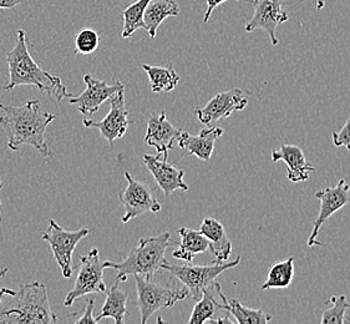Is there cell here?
I'll use <instances>...</instances> for the list:
<instances>
[{
    "label": "cell",
    "instance_id": "obj_5",
    "mask_svg": "<svg viewBox=\"0 0 350 324\" xmlns=\"http://www.w3.org/2000/svg\"><path fill=\"white\" fill-rule=\"evenodd\" d=\"M137 291V304L140 308L141 323L145 324L150 317L159 310L170 308L174 304L183 301L189 296V289L185 286H176L171 282L168 286H162L154 282L152 278L142 275H133Z\"/></svg>",
    "mask_w": 350,
    "mask_h": 324
},
{
    "label": "cell",
    "instance_id": "obj_19",
    "mask_svg": "<svg viewBox=\"0 0 350 324\" xmlns=\"http://www.w3.org/2000/svg\"><path fill=\"white\" fill-rule=\"evenodd\" d=\"M222 135H224L222 127L212 125L201 130L197 136L183 131L177 140V144L189 155H195L200 160L208 162L213 154L215 142L217 141Z\"/></svg>",
    "mask_w": 350,
    "mask_h": 324
},
{
    "label": "cell",
    "instance_id": "obj_15",
    "mask_svg": "<svg viewBox=\"0 0 350 324\" xmlns=\"http://www.w3.org/2000/svg\"><path fill=\"white\" fill-rule=\"evenodd\" d=\"M181 130L174 126L165 111L156 113H151L148 118V130L145 135V144L148 146L156 148L157 155L167 159L170 150L175 146L178 140Z\"/></svg>",
    "mask_w": 350,
    "mask_h": 324
},
{
    "label": "cell",
    "instance_id": "obj_10",
    "mask_svg": "<svg viewBox=\"0 0 350 324\" xmlns=\"http://www.w3.org/2000/svg\"><path fill=\"white\" fill-rule=\"evenodd\" d=\"M315 198L321 201V210L319 215L314 221L313 231L309 234L308 246H324V242H319L317 240L318 234L321 232L322 226L328 221V219L343 208L344 206L350 204V183H347L345 180H339L334 186L325 187L322 190H318L315 192Z\"/></svg>",
    "mask_w": 350,
    "mask_h": 324
},
{
    "label": "cell",
    "instance_id": "obj_37",
    "mask_svg": "<svg viewBox=\"0 0 350 324\" xmlns=\"http://www.w3.org/2000/svg\"><path fill=\"white\" fill-rule=\"evenodd\" d=\"M0 204H1V202H0ZM0 219H1V216H0Z\"/></svg>",
    "mask_w": 350,
    "mask_h": 324
},
{
    "label": "cell",
    "instance_id": "obj_36",
    "mask_svg": "<svg viewBox=\"0 0 350 324\" xmlns=\"http://www.w3.org/2000/svg\"><path fill=\"white\" fill-rule=\"evenodd\" d=\"M3 186H4V183H1V181H0V190H1V189H3Z\"/></svg>",
    "mask_w": 350,
    "mask_h": 324
},
{
    "label": "cell",
    "instance_id": "obj_4",
    "mask_svg": "<svg viewBox=\"0 0 350 324\" xmlns=\"http://www.w3.org/2000/svg\"><path fill=\"white\" fill-rule=\"evenodd\" d=\"M170 232H163L154 237H144L139 241L126 258L122 262H104V267L116 269L115 281L125 282L129 275H142L154 278L161 271L162 265L166 263V251L168 247L175 246Z\"/></svg>",
    "mask_w": 350,
    "mask_h": 324
},
{
    "label": "cell",
    "instance_id": "obj_16",
    "mask_svg": "<svg viewBox=\"0 0 350 324\" xmlns=\"http://www.w3.org/2000/svg\"><path fill=\"white\" fill-rule=\"evenodd\" d=\"M142 160L166 196H171L176 190L189 191V185L183 181L185 171L168 163L167 159L146 154Z\"/></svg>",
    "mask_w": 350,
    "mask_h": 324
},
{
    "label": "cell",
    "instance_id": "obj_28",
    "mask_svg": "<svg viewBox=\"0 0 350 324\" xmlns=\"http://www.w3.org/2000/svg\"><path fill=\"white\" fill-rule=\"evenodd\" d=\"M324 304H327V308L323 310L321 323H345L347 310H350V304L347 301V297L344 296V295L332 296Z\"/></svg>",
    "mask_w": 350,
    "mask_h": 324
},
{
    "label": "cell",
    "instance_id": "obj_24",
    "mask_svg": "<svg viewBox=\"0 0 350 324\" xmlns=\"http://www.w3.org/2000/svg\"><path fill=\"white\" fill-rule=\"evenodd\" d=\"M142 69L146 71L150 80V87L156 94L172 92L180 83V75L176 72L172 65L154 66L144 64Z\"/></svg>",
    "mask_w": 350,
    "mask_h": 324
},
{
    "label": "cell",
    "instance_id": "obj_9",
    "mask_svg": "<svg viewBox=\"0 0 350 324\" xmlns=\"http://www.w3.org/2000/svg\"><path fill=\"white\" fill-rule=\"evenodd\" d=\"M125 178L127 186L119 193V201L125 208V213L121 219L124 224L146 212L157 213L161 211V204L154 198L152 189L148 183L133 178L129 171H125Z\"/></svg>",
    "mask_w": 350,
    "mask_h": 324
},
{
    "label": "cell",
    "instance_id": "obj_33",
    "mask_svg": "<svg viewBox=\"0 0 350 324\" xmlns=\"http://www.w3.org/2000/svg\"><path fill=\"white\" fill-rule=\"evenodd\" d=\"M25 1L27 0H0V9H13Z\"/></svg>",
    "mask_w": 350,
    "mask_h": 324
},
{
    "label": "cell",
    "instance_id": "obj_25",
    "mask_svg": "<svg viewBox=\"0 0 350 324\" xmlns=\"http://www.w3.org/2000/svg\"><path fill=\"white\" fill-rule=\"evenodd\" d=\"M295 277V257L275 262L268 269L267 281L260 286L262 291L272 288H287Z\"/></svg>",
    "mask_w": 350,
    "mask_h": 324
},
{
    "label": "cell",
    "instance_id": "obj_14",
    "mask_svg": "<svg viewBox=\"0 0 350 324\" xmlns=\"http://www.w3.org/2000/svg\"><path fill=\"white\" fill-rule=\"evenodd\" d=\"M254 7V13L250 21L245 24V31L251 33L256 29L266 31L273 46L280 44L277 36V28L289 19L283 10L284 0H251Z\"/></svg>",
    "mask_w": 350,
    "mask_h": 324
},
{
    "label": "cell",
    "instance_id": "obj_6",
    "mask_svg": "<svg viewBox=\"0 0 350 324\" xmlns=\"http://www.w3.org/2000/svg\"><path fill=\"white\" fill-rule=\"evenodd\" d=\"M241 260L242 257L237 256L230 263L213 262L211 265H202V266H193V265L177 266L166 262L162 265L161 269L167 271L170 275L183 283V286L189 289L191 298L198 301L202 297L203 291L216 282L218 275L224 273L227 269L237 267Z\"/></svg>",
    "mask_w": 350,
    "mask_h": 324
},
{
    "label": "cell",
    "instance_id": "obj_34",
    "mask_svg": "<svg viewBox=\"0 0 350 324\" xmlns=\"http://www.w3.org/2000/svg\"><path fill=\"white\" fill-rule=\"evenodd\" d=\"M8 273V268H3V269H0V281L5 277V275Z\"/></svg>",
    "mask_w": 350,
    "mask_h": 324
},
{
    "label": "cell",
    "instance_id": "obj_21",
    "mask_svg": "<svg viewBox=\"0 0 350 324\" xmlns=\"http://www.w3.org/2000/svg\"><path fill=\"white\" fill-rule=\"evenodd\" d=\"M180 13L181 9L175 0H151L142 15L144 30L148 31L151 39H154L163 21L170 16H178Z\"/></svg>",
    "mask_w": 350,
    "mask_h": 324
},
{
    "label": "cell",
    "instance_id": "obj_22",
    "mask_svg": "<svg viewBox=\"0 0 350 324\" xmlns=\"http://www.w3.org/2000/svg\"><path fill=\"white\" fill-rule=\"evenodd\" d=\"M177 232L181 237V243L180 247L172 252V256L177 260L191 262L197 254L206 252L210 247V241L201 231L181 227L178 228Z\"/></svg>",
    "mask_w": 350,
    "mask_h": 324
},
{
    "label": "cell",
    "instance_id": "obj_23",
    "mask_svg": "<svg viewBox=\"0 0 350 324\" xmlns=\"http://www.w3.org/2000/svg\"><path fill=\"white\" fill-rule=\"evenodd\" d=\"M127 298L129 293L120 289L119 281H115L110 291L107 292L105 303L100 310V314L96 317L98 323L104 318H112L115 324H124L125 316L129 314L126 308Z\"/></svg>",
    "mask_w": 350,
    "mask_h": 324
},
{
    "label": "cell",
    "instance_id": "obj_13",
    "mask_svg": "<svg viewBox=\"0 0 350 324\" xmlns=\"http://www.w3.org/2000/svg\"><path fill=\"white\" fill-rule=\"evenodd\" d=\"M84 81L86 87L79 96H71L69 103L77 106V111L83 113L84 119H90L98 113L100 106L110 99L112 95L120 89L125 87L120 80H113V84L109 85L106 81L94 78L90 74H85Z\"/></svg>",
    "mask_w": 350,
    "mask_h": 324
},
{
    "label": "cell",
    "instance_id": "obj_11",
    "mask_svg": "<svg viewBox=\"0 0 350 324\" xmlns=\"http://www.w3.org/2000/svg\"><path fill=\"white\" fill-rule=\"evenodd\" d=\"M110 111L101 121H92L84 119L83 124L89 129H98L103 137L110 145H113L115 140L121 139L133 121L129 120V111L125 103V87L120 89L109 99Z\"/></svg>",
    "mask_w": 350,
    "mask_h": 324
},
{
    "label": "cell",
    "instance_id": "obj_20",
    "mask_svg": "<svg viewBox=\"0 0 350 324\" xmlns=\"http://www.w3.org/2000/svg\"><path fill=\"white\" fill-rule=\"evenodd\" d=\"M200 231L210 241L208 249L215 256L216 263H224L230 260L232 254V242L227 237L224 225L212 217L203 219Z\"/></svg>",
    "mask_w": 350,
    "mask_h": 324
},
{
    "label": "cell",
    "instance_id": "obj_7",
    "mask_svg": "<svg viewBox=\"0 0 350 324\" xmlns=\"http://www.w3.org/2000/svg\"><path fill=\"white\" fill-rule=\"evenodd\" d=\"M104 269L105 267L100 260L98 248H92L89 254L81 256L77 282L65 297L64 306L71 307L77 299L92 293L104 295L106 292Z\"/></svg>",
    "mask_w": 350,
    "mask_h": 324
},
{
    "label": "cell",
    "instance_id": "obj_29",
    "mask_svg": "<svg viewBox=\"0 0 350 324\" xmlns=\"http://www.w3.org/2000/svg\"><path fill=\"white\" fill-rule=\"evenodd\" d=\"M74 42H75V53L89 55L98 50L100 38L95 30L85 28L77 33L74 38Z\"/></svg>",
    "mask_w": 350,
    "mask_h": 324
},
{
    "label": "cell",
    "instance_id": "obj_31",
    "mask_svg": "<svg viewBox=\"0 0 350 324\" xmlns=\"http://www.w3.org/2000/svg\"><path fill=\"white\" fill-rule=\"evenodd\" d=\"M94 310H95V299L90 298L85 307L84 314L75 321L77 324L98 323L96 317H94Z\"/></svg>",
    "mask_w": 350,
    "mask_h": 324
},
{
    "label": "cell",
    "instance_id": "obj_26",
    "mask_svg": "<svg viewBox=\"0 0 350 324\" xmlns=\"http://www.w3.org/2000/svg\"><path fill=\"white\" fill-rule=\"evenodd\" d=\"M226 310L228 313H231L236 323L239 324H267L273 319L272 314L262 310L248 308L241 303L239 299L228 301L226 304Z\"/></svg>",
    "mask_w": 350,
    "mask_h": 324
},
{
    "label": "cell",
    "instance_id": "obj_38",
    "mask_svg": "<svg viewBox=\"0 0 350 324\" xmlns=\"http://www.w3.org/2000/svg\"><path fill=\"white\" fill-rule=\"evenodd\" d=\"M0 106H1V104H0Z\"/></svg>",
    "mask_w": 350,
    "mask_h": 324
},
{
    "label": "cell",
    "instance_id": "obj_27",
    "mask_svg": "<svg viewBox=\"0 0 350 324\" xmlns=\"http://www.w3.org/2000/svg\"><path fill=\"white\" fill-rule=\"evenodd\" d=\"M150 1L151 0H136L122 12L124 28H122L121 36L124 39L131 38L136 30L144 29L142 15H144L146 7L150 4Z\"/></svg>",
    "mask_w": 350,
    "mask_h": 324
},
{
    "label": "cell",
    "instance_id": "obj_8",
    "mask_svg": "<svg viewBox=\"0 0 350 324\" xmlns=\"http://www.w3.org/2000/svg\"><path fill=\"white\" fill-rule=\"evenodd\" d=\"M89 233L90 231L86 227H81L77 231H66L54 219H50L48 230L42 231V241L49 243L56 263L59 265L65 278H70L72 275L71 260L77 243L88 237Z\"/></svg>",
    "mask_w": 350,
    "mask_h": 324
},
{
    "label": "cell",
    "instance_id": "obj_1",
    "mask_svg": "<svg viewBox=\"0 0 350 324\" xmlns=\"http://www.w3.org/2000/svg\"><path fill=\"white\" fill-rule=\"evenodd\" d=\"M0 126L7 135L8 146L16 151L23 145L38 150L42 157L50 161L55 157L45 140L46 127L55 120L57 115L42 110L39 100H29L23 106H0Z\"/></svg>",
    "mask_w": 350,
    "mask_h": 324
},
{
    "label": "cell",
    "instance_id": "obj_2",
    "mask_svg": "<svg viewBox=\"0 0 350 324\" xmlns=\"http://www.w3.org/2000/svg\"><path fill=\"white\" fill-rule=\"evenodd\" d=\"M57 322L50 307L46 284H21L18 289H0V323L53 324Z\"/></svg>",
    "mask_w": 350,
    "mask_h": 324
},
{
    "label": "cell",
    "instance_id": "obj_30",
    "mask_svg": "<svg viewBox=\"0 0 350 324\" xmlns=\"http://www.w3.org/2000/svg\"><path fill=\"white\" fill-rule=\"evenodd\" d=\"M332 141L336 148L344 146L348 151H350V116L339 131L332 133Z\"/></svg>",
    "mask_w": 350,
    "mask_h": 324
},
{
    "label": "cell",
    "instance_id": "obj_32",
    "mask_svg": "<svg viewBox=\"0 0 350 324\" xmlns=\"http://www.w3.org/2000/svg\"><path fill=\"white\" fill-rule=\"evenodd\" d=\"M226 1H228V0H206V3H207V10H206L204 16H203V23H207V21H210L212 12H213L218 5L224 4Z\"/></svg>",
    "mask_w": 350,
    "mask_h": 324
},
{
    "label": "cell",
    "instance_id": "obj_3",
    "mask_svg": "<svg viewBox=\"0 0 350 324\" xmlns=\"http://www.w3.org/2000/svg\"><path fill=\"white\" fill-rule=\"evenodd\" d=\"M7 63L9 81L3 87L4 92H10L21 85H31L40 92H46L57 103L72 96V94L68 92L66 86L63 84L62 79L51 75L34 62L29 53L28 36L23 29L16 31V42L14 48L7 54Z\"/></svg>",
    "mask_w": 350,
    "mask_h": 324
},
{
    "label": "cell",
    "instance_id": "obj_17",
    "mask_svg": "<svg viewBox=\"0 0 350 324\" xmlns=\"http://www.w3.org/2000/svg\"><path fill=\"white\" fill-rule=\"evenodd\" d=\"M272 162H286L287 177L292 183H306L315 167L307 160L303 150L297 145H280L271 152Z\"/></svg>",
    "mask_w": 350,
    "mask_h": 324
},
{
    "label": "cell",
    "instance_id": "obj_18",
    "mask_svg": "<svg viewBox=\"0 0 350 324\" xmlns=\"http://www.w3.org/2000/svg\"><path fill=\"white\" fill-rule=\"evenodd\" d=\"M228 302L227 297L222 292V287L218 282L211 284L210 287L203 291L202 297L197 301L187 323L202 324L211 323L217 317L219 310H226V304Z\"/></svg>",
    "mask_w": 350,
    "mask_h": 324
},
{
    "label": "cell",
    "instance_id": "obj_35",
    "mask_svg": "<svg viewBox=\"0 0 350 324\" xmlns=\"http://www.w3.org/2000/svg\"><path fill=\"white\" fill-rule=\"evenodd\" d=\"M345 323L350 324V314H349V316H347V317H345Z\"/></svg>",
    "mask_w": 350,
    "mask_h": 324
},
{
    "label": "cell",
    "instance_id": "obj_12",
    "mask_svg": "<svg viewBox=\"0 0 350 324\" xmlns=\"http://www.w3.org/2000/svg\"><path fill=\"white\" fill-rule=\"evenodd\" d=\"M247 105L248 98L243 90L233 87L216 94L203 107H197L195 113L203 125L212 126L218 121L230 118L232 113L242 111Z\"/></svg>",
    "mask_w": 350,
    "mask_h": 324
}]
</instances>
